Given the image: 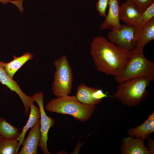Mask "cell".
I'll return each instance as SVG.
<instances>
[{"mask_svg":"<svg viewBox=\"0 0 154 154\" xmlns=\"http://www.w3.org/2000/svg\"><path fill=\"white\" fill-rule=\"evenodd\" d=\"M90 53L98 71L114 76L123 72L129 59V51L117 46L102 36L93 38Z\"/></svg>","mask_w":154,"mask_h":154,"instance_id":"1","label":"cell"},{"mask_svg":"<svg viewBox=\"0 0 154 154\" xmlns=\"http://www.w3.org/2000/svg\"><path fill=\"white\" fill-rule=\"evenodd\" d=\"M96 108V105L82 103L75 96L69 95L53 98L45 107L46 109L49 112L69 115L81 122L89 119Z\"/></svg>","mask_w":154,"mask_h":154,"instance_id":"2","label":"cell"},{"mask_svg":"<svg viewBox=\"0 0 154 154\" xmlns=\"http://www.w3.org/2000/svg\"><path fill=\"white\" fill-rule=\"evenodd\" d=\"M151 81L143 77L129 79L118 83L114 96L123 104L129 107L137 106L148 95L146 88Z\"/></svg>","mask_w":154,"mask_h":154,"instance_id":"3","label":"cell"},{"mask_svg":"<svg viewBox=\"0 0 154 154\" xmlns=\"http://www.w3.org/2000/svg\"><path fill=\"white\" fill-rule=\"evenodd\" d=\"M148 78L154 80V62L145 57L143 49L135 48L129 52L127 66L120 74L114 76L117 83L126 80L138 77Z\"/></svg>","mask_w":154,"mask_h":154,"instance_id":"4","label":"cell"},{"mask_svg":"<svg viewBox=\"0 0 154 154\" xmlns=\"http://www.w3.org/2000/svg\"><path fill=\"white\" fill-rule=\"evenodd\" d=\"M56 70L51 90L57 97L68 95L71 92L72 85V70L67 58L64 55L53 62Z\"/></svg>","mask_w":154,"mask_h":154,"instance_id":"5","label":"cell"},{"mask_svg":"<svg viewBox=\"0 0 154 154\" xmlns=\"http://www.w3.org/2000/svg\"><path fill=\"white\" fill-rule=\"evenodd\" d=\"M32 97L34 102H35L38 106L40 114V131L41 138L38 146L44 154H50L47 147L48 133L50 129L54 125L55 121L52 118L47 116L45 112L43 106V93L38 92Z\"/></svg>","mask_w":154,"mask_h":154,"instance_id":"6","label":"cell"},{"mask_svg":"<svg viewBox=\"0 0 154 154\" xmlns=\"http://www.w3.org/2000/svg\"><path fill=\"white\" fill-rule=\"evenodd\" d=\"M135 27L125 24L122 25L120 30L110 31L108 33V40L117 46L130 52L136 46L134 40Z\"/></svg>","mask_w":154,"mask_h":154,"instance_id":"7","label":"cell"},{"mask_svg":"<svg viewBox=\"0 0 154 154\" xmlns=\"http://www.w3.org/2000/svg\"><path fill=\"white\" fill-rule=\"evenodd\" d=\"M142 13L136 5L131 0H127L120 5V19L127 25L140 27Z\"/></svg>","mask_w":154,"mask_h":154,"instance_id":"8","label":"cell"},{"mask_svg":"<svg viewBox=\"0 0 154 154\" xmlns=\"http://www.w3.org/2000/svg\"><path fill=\"white\" fill-rule=\"evenodd\" d=\"M80 102L87 104L96 105L108 96L101 89L88 86L83 83L79 84L75 95Z\"/></svg>","mask_w":154,"mask_h":154,"instance_id":"9","label":"cell"},{"mask_svg":"<svg viewBox=\"0 0 154 154\" xmlns=\"http://www.w3.org/2000/svg\"><path fill=\"white\" fill-rule=\"evenodd\" d=\"M120 0H108V13L100 26V30L108 29L111 31L120 30L122 25L120 23Z\"/></svg>","mask_w":154,"mask_h":154,"instance_id":"10","label":"cell"},{"mask_svg":"<svg viewBox=\"0 0 154 154\" xmlns=\"http://www.w3.org/2000/svg\"><path fill=\"white\" fill-rule=\"evenodd\" d=\"M40 119L31 128L27 138L24 140L23 147L17 154H38L37 149L41 138Z\"/></svg>","mask_w":154,"mask_h":154,"instance_id":"11","label":"cell"},{"mask_svg":"<svg viewBox=\"0 0 154 154\" xmlns=\"http://www.w3.org/2000/svg\"><path fill=\"white\" fill-rule=\"evenodd\" d=\"M134 40L136 48L143 49L146 44L154 39V18L139 27H135Z\"/></svg>","mask_w":154,"mask_h":154,"instance_id":"12","label":"cell"},{"mask_svg":"<svg viewBox=\"0 0 154 154\" xmlns=\"http://www.w3.org/2000/svg\"><path fill=\"white\" fill-rule=\"evenodd\" d=\"M120 151L122 154H151L148 148L144 145V141L129 136L122 139Z\"/></svg>","mask_w":154,"mask_h":154,"instance_id":"13","label":"cell"},{"mask_svg":"<svg viewBox=\"0 0 154 154\" xmlns=\"http://www.w3.org/2000/svg\"><path fill=\"white\" fill-rule=\"evenodd\" d=\"M154 132V112L149 115L143 123L137 127L130 129L127 134L144 141L151 133Z\"/></svg>","mask_w":154,"mask_h":154,"instance_id":"14","label":"cell"},{"mask_svg":"<svg viewBox=\"0 0 154 154\" xmlns=\"http://www.w3.org/2000/svg\"><path fill=\"white\" fill-rule=\"evenodd\" d=\"M33 57V55L29 52H26L19 57H17L14 55L13 60L8 63L3 61L2 66L8 75L13 78V76L18 70L28 61L32 59Z\"/></svg>","mask_w":154,"mask_h":154,"instance_id":"15","label":"cell"},{"mask_svg":"<svg viewBox=\"0 0 154 154\" xmlns=\"http://www.w3.org/2000/svg\"><path fill=\"white\" fill-rule=\"evenodd\" d=\"M30 109L29 116L27 122L23 127L19 137L15 139L19 141L20 146L22 145L25 134L27 131L35 125L40 117V112L39 108L35 105L33 103L31 104Z\"/></svg>","mask_w":154,"mask_h":154,"instance_id":"16","label":"cell"},{"mask_svg":"<svg viewBox=\"0 0 154 154\" xmlns=\"http://www.w3.org/2000/svg\"><path fill=\"white\" fill-rule=\"evenodd\" d=\"M21 132L15 127L3 118H0V135L2 139H16Z\"/></svg>","mask_w":154,"mask_h":154,"instance_id":"17","label":"cell"},{"mask_svg":"<svg viewBox=\"0 0 154 154\" xmlns=\"http://www.w3.org/2000/svg\"><path fill=\"white\" fill-rule=\"evenodd\" d=\"M3 62L0 61V83L5 85L11 91L15 92L19 96H22L23 92L17 82L10 78L2 66Z\"/></svg>","mask_w":154,"mask_h":154,"instance_id":"18","label":"cell"},{"mask_svg":"<svg viewBox=\"0 0 154 154\" xmlns=\"http://www.w3.org/2000/svg\"><path fill=\"white\" fill-rule=\"evenodd\" d=\"M12 139H2L0 141V154H17L19 142Z\"/></svg>","mask_w":154,"mask_h":154,"instance_id":"19","label":"cell"},{"mask_svg":"<svg viewBox=\"0 0 154 154\" xmlns=\"http://www.w3.org/2000/svg\"><path fill=\"white\" fill-rule=\"evenodd\" d=\"M154 3L142 13L141 17V26L144 25L154 18Z\"/></svg>","mask_w":154,"mask_h":154,"instance_id":"20","label":"cell"},{"mask_svg":"<svg viewBox=\"0 0 154 154\" xmlns=\"http://www.w3.org/2000/svg\"><path fill=\"white\" fill-rule=\"evenodd\" d=\"M108 3V0H98L97 1L96 4V9L100 16H106V10Z\"/></svg>","mask_w":154,"mask_h":154,"instance_id":"21","label":"cell"},{"mask_svg":"<svg viewBox=\"0 0 154 154\" xmlns=\"http://www.w3.org/2000/svg\"><path fill=\"white\" fill-rule=\"evenodd\" d=\"M137 6L142 13L154 3V0H131Z\"/></svg>","mask_w":154,"mask_h":154,"instance_id":"22","label":"cell"},{"mask_svg":"<svg viewBox=\"0 0 154 154\" xmlns=\"http://www.w3.org/2000/svg\"><path fill=\"white\" fill-rule=\"evenodd\" d=\"M0 2L3 4H6L8 2H11L15 5L18 8L20 7L22 4V0H17L15 1L0 0Z\"/></svg>","mask_w":154,"mask_h":154,"instance_id":"23","label":"cell"},{"mask_svg":"<svg viewBox=\"0 0 154 154\" xmlns=\"http://www.w3.org/2000/svg\"><path fill=\"white\" fill-rule=\"evenodd\" d=\"M147 138V144L148 148L151 152V154H154V141L150 137H148Z\"/></svg>","mask_w":154,"mask_h":154,"instance_id":"24","label":"cell"},{"mask_svg":"<svg viewBox=\"0 0 154 154\" xmlns=\"http://www.w3.org/2000/svg\"><path fill=\"white\" fill-rule=\"evenodd\" d=\"M2 139H1V137L0 135V141H1V140Z\"/></svg>","mask_w":154,"mask_h":154,"instance_id":"25","label":"cell"}]
</instances>
